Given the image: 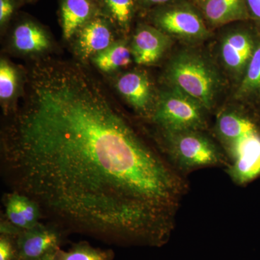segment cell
Wrapping results in <instances>:
<instances>
[{"label":"cell","mask_w":260,"mask_h":260,"mask_svg":"<svg viewBox=\"0 0 260 260\" xmlns=\"http://www.w3.org/2000/svg\"><path fill=\"white\" fill-rule=\"evenodd\" d=\"M4 128L2 174L66 233L160 247L184 191L177 172L78 65L38 63Z\"/></svg>","instance_id":"obj_1"},{"label":"cell","mask_w":260,"mask_h":260,"mask_svg":"<svg viewBox=\"0 0 260 260\" xmlns=\"http://www.w3.org/2000/svg\"><path fill=\"white\" fill-rule=\"evenodd\" d=\"M167 79L178 88L210 110L220 90V78L204 55L191 50L178 53L167 68Z\"/></svg>","instance_id":"obj_2"},{"label":"cell","mask_w":260,"mask_h":260,"mask_svg":"<svg viewBox=\"0 0 260 260\" xmlns=\"http://www.w3.org/2000/svg\"><path fill=\"white\" fill-rule=\"evenodd\" d=\"M161 131L166 153L181 172L226 164L220 149L203 130Z\"/></svg>","instance_id":"obj_3"},{"label":"cell","mask_w":260,"mask_h":260,"mask_svg":"<svg viewBox=\"0 0 260 260\" xmlns=\"http://www.w3.org/2000/svg\"><path fill=\"white\" fill-rule=\"evenodd\" d=\"M205 111L198 101L172 87L160 93L150 117L162 130H203Z\"/></svg>","instance_id":"obj_4"},{"label":"cell","mask_w":260,"mask_h":260,"mask_svg":"<svg viewBox=\"0 0 260 260\" xmlns=\"http://www.w3.org/2000/svg\"><path fill=\"white\" fill-rule=\"evenodd\" d=\"M260 41V35L251 29L228 32L221 39L220 55L224 68L240 83Z\"/></svg>","instance_id":"obj_5"},{"label":"cell","mask_w":260,"mask_h":260,"mask_svg":"<svg viewBox=\"0 0 260 260\" xmlns=\"http://www.w3.org/2000/svg\"><path fill=\"white\" fill-rule=\"evenodd\" d=\"M154 21L168 35L187 42L204 40L210 34L203 19L188 6L162 8L154 15Z\"/></svg>","instance_id":"obj_6"},{"label":"cell","mask_w":260,"mask_h":260,"mask_svg":"<svg viewBox=\"0 0 260 260\" xmlns=\"http://www.w3.org/2000/svg\"><path fill=\"white\" fill-rule=\"evenodd\" d=\"M232 161L226 172L238 185H245L260 177V129L225 148Z\"/></svg>","instance_id":"obj_7"},{"label":"cell","mask_w":260,"mask_h":260,"mask_svg":"<svg viewBox=\"0 0 260 260\" xmlns=\"http://www.w3.org/2000/svg\"><path fill=\"white\" fill-rule=\"evenodd\" d=\"M51 224L39 223L32 229L23 230L15 237L16 259L39 260L60 248L63 234Z\"/></svg>","instance_id":"obj_8"},{"label":"cell","mask_w":260,"mask_h":260,"mask_svg":"<svg viewBox=\"0 0 260 260\" xmlns=\"http://www.w3.org/2000/svg\"><path fill=\"white\" fill-rule=\"evenodd\" d=\"M172 37L159 28L142 24L133 37L132 54L137 64H155L172 46Z\"/></svg>","instance_id":"obj_9"},{"label":"cell","mask_w":260,"mask_h":260,"mask_svg":"<svg viewBox=\"0 0 260 260\" xmlns=\"http://www.w3.org/2000/svg\"><path fill=\"white\" fill-rule=\"evenodd\" d=\"M116 88L137 112L151 116L155 104L153 85L147 74L141 71L124 73L116 82Z\"/></svg>","instance_id":"obj_10"},{"label":"cell","mask_w":260,"mask_h":260,"mask_svg":"<svg viewBox=\"0 0 260 260\" xmlns=\"http://www.w3.org/2000/svg\"><path fill=\"white\" fill-rule=\"evenodd\" d=\"M112 21L104 15L95 17L77 32L76 47L83 59L95 56L113 44Z\"/></svg>","instance_id":"obj_11"},{"label":"cell","mask_w":260,"mask_h":260,"mask_svg":"<svg viewBox=\"0 0 260 260\" xmlns=\"http://www.w3.org/2000/svg\"><path fill=\"white\" fill-rule=\"evenodd\" d=\"M5 220L15 226L26 230L41 223L40 208L34 200L25 195L11 191L4 196Z\"/></svg>","instance_id":"obj_12"},{"label":"cell","mask_w":260,"mask_h":260,"mask_svg":"<svg viewBox=\"0 0 260 260\" xmlns=\"http://www.w3.org/2000/svg\"><path fill=\"white\" fill-rule=\"evenodd\" d=\"M103 15L95 0H61V23L66 39L75 36L85 24Z\"/></svg>","instance_id":"obj_13"},{"label":"cell","mask_w":260,"mask_h":260,"mask_svg":"<svg viewBox=\"0 0 260 260\" xmlns=\"http://www.w3.org/2000/svg\"><path fill=\"white\" fill-rule=\"evenodd\" d=\"M259 126L249 116L233 110L223 111L217 117L215 132L224 148L259 130Z\"/></svg>","instance_id":"obj_14"},{"label":"cell","mask_w":260,"mask_h":260,"mask_svg":"<svg viewBox=\"0 0 260 260\" xmlns=\"http://www.w3.org/2000/svg\"><path fill=\"white\" fill-rule=\"evenodd\" d=\"M203 10L207 20L214 26L250 17L246 0H204Z\"/></svg>","instance_id":"obj_15"},{"label":"cell","mask_w":260,"mask_h":260,"mask_svg":"<svg viewBox=\"0 0 260 260\" xmlns=\"http://www.w3.org/2000/svg\"><path fill=\"white\" fill-rule=\"evenodd\" d=\"M13 42L17 50L24 53L41 52L49 47L47 32L31 20H23L15 27Z\"/></svg>","instance_id":"obj_16"},{"label":"cell","mask_w":260,"mask_h":260,"mask_svg":"<svg viewBox=\"0 0 260 260\" xmlns=\"http://www.w3.org/2000/svg\"><path fill=\"white\" fill-rule=\"evenodd\" d=\"M235 97L243 102H260V41L239 84Z\"/></svg>","instance_id":"obj_17"},{"label":"cell","mask_w":260,"mask_h":260,"mask_svg":"<svg viewBox=\"0 0 260 260\" xmlns=\"http://www.w3.org/2000/svg\"><path fill=\"white\" fill-rule=\"evenodd\" d=\"M104 16L124 31L129 30L135 13V0H95Z\"/></svg>","instance_id":"obj_18"},{"label":"cell","mask_w":260,"mask_h":260,"mask_svg":"<svg viewBox=\"0 0 260 260\" xmlns=\"http://www.w3.org/2000/svg\"><path fill=\"white\" fill-rule=\"evenodd\" d=\"M132 56L131 49L126 43L117 42L94 56L93 61L102 71L111 72L127 66Z\"/></svg>","instance_id":"obj_19"},{"label":"cell","mask_w":260,"mask_h":260,"mask_svg":"<svg viewBox=\"0 0 260 260\" xmlns=\"http://www.w3.org/2000/svg\"><path fill=\"white\" fill-rule=\"evenodd\" d=\"M57 260H113L114 251L93 247L85 242L75 244L68 251L60 248L56 252Z\"/></svg>","instance_id":"obj_20"},{"label":"cell","mask_w":260,"mask_h":260,"mask_svg":"<svg viewBox=\"0 0 260 260\" xmlns=\"http://www.w3.org/2000/svg\"><path fill=\"white\" fill-rule=\"evenodd\" d=\"M17 73L14 68L6 61L0 63V98L9 100L14 95L17 88Z\"/></svg>","instance_id":"obj_21"},{"label":"cell","mask_w":260,"mask_h":260,"mask_svg":"<svg viewBox=\"0 0 260 260\" xmlns=\"http://www.w3.org/2000/svg\"><path fill=\"white\" fill-rule=\"evenodd\" d=\"M15 238L1 234L0 237V260L16 259Z\"/></svg>","instance_id":"obj_22"},{"label":"cell","mask_w":260,"mask_h":260,"mask_svg":"<svg viewBox=\"0 0 260 260\" xmlns=\"http://www.w3.org/2000/svg\"><path fill=\"white\" fill-rule=\"evenodd\" d=\"M16 3L15 0H0V23L5 25L14 14Z\"/></svg>","instance_id":"obj_23"},{"label":"cell","mask_w":260,"mask_h":260,"mask_svg":"<svg viewBox=\"0 0 260 260\" xmlns=\"http://www.w3.org/2000/svg\"><path fill=\"white\" fill-rule=\"evenodd\" d=\"M249 15L260 23V0H246Z\"/></svg>","instance_id":"obj_24"},{"label":"cell","mask_w":260,"mask_h":260,"mask_svg":"<svg viewBox=\"0 0 260 260\" xmlns=\"http://www.w3.org/2000/svg\"><path fill=\"white\" fill-rule=\"evenodd\" d=\"M174 0H139L142 5L145 6H153V5H161L172 3Z\"/></svg>","instance_id":"obj_25"},{"label":"cell","mask_w":260,"mask_h":260,"mask_svg":"<svg viewBox=\"0 0 260 260\" xmlns=\"http://www.w3.org/2000/svg\"><path fill=\"white\" fill-rule=\"evenodd\" d=\"M57 250L51 251V252L46 254L45 256H43L42 258H41V259L39 260H57V256H56Z\"/></svg>","instance_id":"obj_26"},{"label":"cell","mask_w":260,"mask_h":260,"mask_svg":"<svg viewBox=\"0 0 260 260\" xmlns=\"http://www.w3.org/2000/svg\"><path fill=\"white\" fill-rule=\"evenodd\" d=\"M26 1H32V0H26Z\"/></svg>","instance_id":"obj_27"}]
</instances>
